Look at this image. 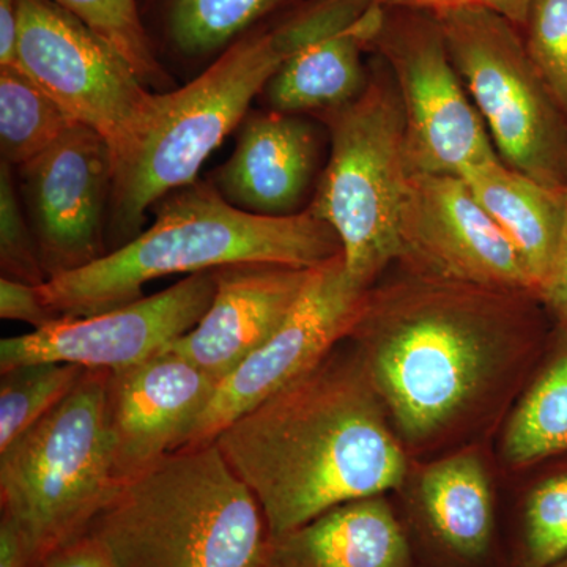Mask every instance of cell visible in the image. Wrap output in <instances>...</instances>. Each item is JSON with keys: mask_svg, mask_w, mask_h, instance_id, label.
I'll return each instance as SVG.
<instances>
[{"mask_svg": "<svg viewBox=\"0 0 567 567\" xmlns=\"http://www.w3.org/2000/svg\"><path fill=\"white\" fill-rule=\"evenodd\" d=\"M535 295L405 271L369 290L350 334L413 464L480 445L544 349Z\"/></svg>", "mask_w": 567, "mask_h": 567, "instance_id": "obj_1", "label": "cell"}, {"mask_svg": "<svg viewBox=\"0 0 567 567\" xmlns=\"http://www.w3.org/2000/svg\"><path fill=\"white\" fill-rule=\"evenodd\" d=\"M271 537L353 499L401 492L412 458L350 339L213 440Z\"/></svg>", "mask_w": 567, "mask_h": 567, "instance_id": "obj_2", "label": "cell"}, {"mask_svg": "<svg viewBox=\"0 0 567 567\" xmlns=\"http://www.w3.org/2000/svg\"><path fill=\"white\" fill-rule=\"evenodd\" d=\"M155 221L102 259L39 286L55 317L100 315L142 298L171 275L262 262L315 268L342 252L334 230L305 210L260 216L227 203L213 183L194 182L155 205Z\"/></svg>", "mask_w": 567, "mask_h": 567, "instance_id": "obj_3", "label": "cell"}, {"mask_svg": "<svg viewBox=\"0 0 567 567\" xmlns=\"http://www.w3.org/2000/svg\"><path fill=\"white\" fill-rule=\"evenodd\" d=\"M87 535L115 567H265L271 543L262 507L215 443L121 484Z\"/></svg>", "mask_w": 567, "mask_h": 567, "instance_id": "obj_4", "label": "cell"}, {"mask_svg": "<svg viewBox=\"0 0 567 567\" xmlns=\"http://www.w3.org/2000/svg\"><path fill=\"white\" fill-rule=\"evenodd\" d=\"M289 55L282 25L235 41L203 74L159 95L151 132L114 171L107 216L111 248L142 233L145 212L196 182L200 167L240 126L252 100Z\"/></svg>", "mask_w": 567, "mask_h": 567, "instance_id": "obj_5", "label": "cell"}, {"mask_svg": "<svg viewBox=\"0 0 567 567\" xmlns=\"http://www.w3.org/2000/svg\"><path fill=\"white\" fill-rule=\"evenodd\" d=\"M107 374L87 369L61 404L0 451L2 516L37 566L87 535L117 491L104 416Z\"/></svg>", "mask_w": 567, "mask_h": 567, "instance_id": "obj_6", "label": "cell"}, {"mask_svg": "<svg viewBox=\"0 0 567 567\" xmlns=\"http://www.w3.org/2000/svg\"><path fill=\"white\" fill-rule=\"evenodd\" d=\"M330 158L308 210L341 241L347 275L369 290L401 257V223L413 173L394 84L369 81L352 103L323 112Z\"/></svg>", "mask_w": 567, "mask_h": 567, "instance_id": "obj_7", "label": "cell"}, {"mask_svg": "<svg viewBox=\"0 0 567 567\" xmlns=\"http://www.w3.org/2000/svg\"><path fill=\"white\" fill-rule=\"evenodd\" d=\"M434 17L502 162L548 188H565L567 118L529 58L522 29L484 9Z\"/></svg>", "mask_w": 567, "mask_h": 567, "instance_id": "obj_8", "label": "cell"}, {"mask_svg": "<svg viewBox=\"0 0 567 567\" xmlns=\"http://www.w3.org/2000/svg\"><path fill=\"white\" fill-rule=\"evenodd\" d=\"M18 69L110 145L114 171L141 147L159 95L114 48L52 0H18Z\"/></svg>", "mask_w": 567, "mask_h": 567, "instance_id": "obj_9", "label": "cell"}, {"mask_svg": "<svg viewBox=\"0 0 567 567\" xmlns=\"http://www.w3.org/2000/svg\"><path fill=\"white\" fill-rule=\"evenodd\" d=\"M388 14L374 47L393 71L413 174L464 175L499 158L434 14Z\"/></svg>", "mask_w": 567, "mask_h": 567, "instance_id": "obj_10", "label": "cell"}, {"mask_svg": "<svg viewBox=\"0 0 567 567\" xmlns=\"http://www.w3.org/2000/svg\"><path fill=\"white\" fill-rule=\"evenodd\" d=\"M369 290L349 278L342 252L312 268L286 322L219 382L178 450L213 443L227 424L315 368L350 338L363 315Z\"/></svg>", "mask_w": 567, "mask_h": 567, "instance_id": "obj_11", "label": "cell"}, {"mask_svg": "<svg viewBox=\"0 0 567 567\" xmlns=\"http://www.w3.org/2000/svg\"><path fill=\"white\" fill-rule=\"evenodd\" d=\"M14 177L48 281L106 256L114 163L99 133L76 123Z\"/></svg>", "mask_w": 567, "mask_h": 567, "instance_id": "obj_12", "label": "cell"}, {"mask_svg": "<svg viewBox=\"0 0 567 567\" xmlns=\"http://www.w3.org/2000/svg\"><path fill=\"white\" fill-rule=\"evenodd\" d=\"M398 262L423 278L539 298L517 249L461 175L413 174Z\"/></svg>", "mask_w": 567, "mask_h": 567, "instance_id": "obj_13", "label": "cell"}, {"mask_svg": "<svg viewBox=\"0 0 567 567\" xmlns=\"http://www.w3.org/2000/svg\"><path fill=\"white\" fill-rule=\"evenodd\" d=\"M213 295V271H200L111 311L59 317L31 333L2 339L0 371L40 361L110 372L132 368L192 331L210 308Z\"/></svg>", "mask_w": 567, "mask_h": 567, "instance_id": "obj_14", "label": "cell"}, {"mask_svg": "<svg viewBox=\"0 0 567 567\" xmlns=\"http://www.w3.org/2000/svg\"><path fill=\"white\" fill-rule=\"evenodd\" d=\"M413 480L395 511L417 567H509L480 445L423 462Z\"/></svg>", "mask_w": 567, "mask_h": 567, "instance_id": "obj_15", "label": "cell"}, {"mask_svg": "<svg viewBox=\"0 0 567 567\" xmlns=\"http://www.w3.org/2000/svg\"><path fill=\"white\" fill-rule=\"evenodd\" d=\"M218 385L169 349L110 372L104 416L115 483L121 486L177 451Z\"/></svg>", "mask_w": 567, "mask_h": 567, "instance_id": "obj_16", "label": "cell"}, {"mask_svg": "<svg viewBox=\"0 0 567 567\" xmlns=\"http://www.w3.org/2000/svg\"><path fill=\"white\" fill-rule=\"evenodd\" d=\"M386 7L372 0H316L284 22L289 55L264 89L271 110H338L363 93V51L375 44Z\"/></svg>", "mask_w": 567, "mask_h": 567, "instance_id": "obj_17", "label": "cell"}, {"mask_svg": "<svg viewBox=\"0 0 567 567\" xmlns=\"http://www.w3.org/2000/svg\"><path fill=\"white\" fill-rule=\"evenodd\" d=\"M311 270L262 262L215 268L210 308L167 349L221 382L286 322Z\"/></svg>", "mask_w": 567, "mask_h": 567, "instance_id": "obj_18", "label": "cell"}, {"mask_svg": "<svg viewBox=\"0 0 567 567\" xmlns=\"http://www.w3.org/2000/svg\"><path fill=\"white\" fill-rule=\"evenodd\" d=\"M235 151L213 175L227 203L260 216L297 215L317 166L315 126L298 114H248Z\"/></svg>", "mask_w": 567, "mask_h": 567, "instance_id": "obj_19", "label": "cell"}, {"mask_svg": "<svg viewBox=\"0 0 567 567\" xmlns=\"http://www.w3.org/2000/svg\"><path fill=\"white\" fill-rule=\"evenodd\" d=\"M265 567H417L386 495L353 499L271 537Z\"/></svg>", "mask_w": 567, "mask_h": 567, "instance_id": "obj_20", "label": "cell"}, {"mask_svg": "<svg viewBox=\"0 0 567 567\" xmlns=\"http://www.w3.org/2000/svg\"><path fill=\"white\" fill-rule=\"evenodd\" d=\"M484 210L517 249L540 297L557 259L565 196L528 175L506 166L502 158L462 175Z\"/></svg>", "mask_w": 567, "mask_h": 567, "instance_id": "obj_21", "label": "cell"}, {"mask_svg": "<svg viewBox=\"0 0 567 567\" xmlns=\"http://www.w3.org/2000/svg\"><path fill=\"white\" fill-rule=\"evenodd\" d=\"M567 451V331L557 352L517 399L506 420L502 457L513 470Z\"/></svg>", "mask_w": 567, "mask_h": 567, "instance_id": "obj_22", "label": "cell"}, {"mask_svg": "<svg viewBox=\"0 0 567 567\" xmlns=\"http://www.w3.org/2000/svg\"><path fill=\"white\" fill-rule=\"evenodd\" d=\"M76 122L21 69H0V153L13 169L37 158Z\"/></svg>", "mask_w": 567, "mask_h": 567, "instance_id": "obj_23", "label": "cell"}, {"mask_svg": "<svg viewBox=\"0 0 567 567\" xmlns=\"http://www.w3.org/2000/svg\"><path fill=\"white\" fill-rule=\"evenodd\" d=\"M87 371L70 363H25L0 375V451L51 413Z\"/></svg>", "mask_w": 567, "mask_h": 567, "instance_id": "obj_24", "label": "cell"}, {"mask_svg": "<svg viewBox=\"0 0 567 567\" xmlns=\"http://www.w3.org/2000/svg\"><path fill=\"white\" fill-rule=\"evenodd\" d=\"M284 0H166V28L175 50L189 58L226 47Z\"/></svg>", "mask_w": 567, "mask_h": 567, "instance_id": "obj_25", "label": "cell"}, {"mask_svg": "<svg viewBox=\"0 0 567 567\" xmlns=\"http://www.w3.org/2000/svg\"><path fill=\"white\" fill-rule=\"evenodd\" d=\"M567 555V472L547 477L525 496L509 567H547Z\"/></svg>", "mask_w": 567, "mask_h": 567, "instance_id": "obj_26", "label": "cell"}, {"mask_svg": "<svg viewBox=\"0 0 567 567\" xmlns=\"http://www.w3.org/2000/svg\"><path fill=\"white\" fill-rule=\"evenodd\" d=\"M80 18L114 48L147 85L158 87L167 80L137 10L136 0H52Z\"/></svg>", "mask_w": 567, "mask_h": 567, "instance_id": "obj_27", "label": "cell"}, {"mask_svg": "<svg viewBox=\"0 0 567 567\" xmlns=\"http://www.w3.org/2000/svg\"><path fill=\"white\" fill-rule=\"evenodd\" d=\"M0 268L2 278L43 286L47 271L10 164H0Z\"/></svg>", "mask_w": 567, "mask_h": 567, "instance_id": "obj_28", "label": "cell"}, {"mask_svg": "<svg viewBox=\"0 0 567 567\" xmlns=\"http://www.w3.org/2000/svg\"><path fill=\"white\" fill-rule=\"evenodd\" d=\"M522 32L529 58L567 118V0H529Z\"/></svg>", "mask_w": 567, "mask_h": 567, "instance_id": "obj_29", "label": "cell"}, {"mask_svg": "<svg viewBox=\"0 0 567 567\" xmlns=\"http://www.w3.org/2000/svg\"><path fill=\"white\" fill-rule=\"evenodd\" d=\"M0 317L32 324L33 330L58 319L41 300L39 287L7 278L0 279Z\"/></svg>", "mask_w": 567, "mask_h": 567, "instance_id": "obj_30", "label": "cell"}, {"mask_svg": "<svg viewBox=\"0 0 567 567\" xmlns=\"http://www.w3.org/2000/svg\"><path fill=\"white\" fill-rule=\"evenodd\" d=\"M383 7L395 9L440 13V11L457 9H484L502 14L514 22L518 29H524L528 17L529 0H372Z\"/></svg>", "mask_w": 567, "mask_h": 567, "instance_id": "obj_31", "label": "cell"}, {"mask_svg": "<svg viewBox=\"0 0 567 567\" xmlns=\"http://www.w3.org/2000/svg\"><path fill=\"white\" fill-rule=\"evenodd\" d=\"M563 196H565V218H563L557 259L539 300L554 312L563 330L567 331V181L563 188Z\"/></svg>", "mask_w": 567, "mask_h": 567, "instance_id": "obj_32", "label": "cell"}, {"mask_svg": "<svg viewBox=\"0 0 567 567\" xmlns=\"http://www.w3.org/2000/svg\"><path fill=\"white\" fill-rule=\"evenodd\" d=\"M37 567H115L106 548L91 535L59 548Z\"/></svg>", "mask_w": 567, "mask_h": 567, "instance_id": "obj_33", "label": "cell"}, {"mask_svg": "<svg viewBox=\"0 0 567 567\" xmlns=\"http://www.w3.org/2000/svg\"><path fill=\"white\" fill-rule=\"evenodd\" d=\"M18 0H0V69H18Z\"/></svg>", "mask_w": 567, "mask_h": 567, "instance_id": "obj_34", "label": "cell"}, {"mask_svg": "<svg viewBox=\"0 0 567 567\" xmlns=\"http://www.w3.org/2000/svg\"><path fill=\"white\" fill-rule=\"evenodd\" d=\"M0 567H37L24 539L7 517H0Z\"/></svg>", "mask_w": 567, "mask_h": 567, "instance_id": "obj_35", "label": "cell"}, {"mask_svg": "<svg viewBox=\"0 0 567 567\" xmlns=\"http://www.w3.org/2000/svg\"><path fill=\"white\" fill-rule=\"evenodd\" d=\"M547 567H567V555L565 558L558 559L557 563H554V565Z\"/></svg>", "mask_w": 567, "mask_h": 567, "instance_id": "obj_36", "label": "cell"}]
</instances>
